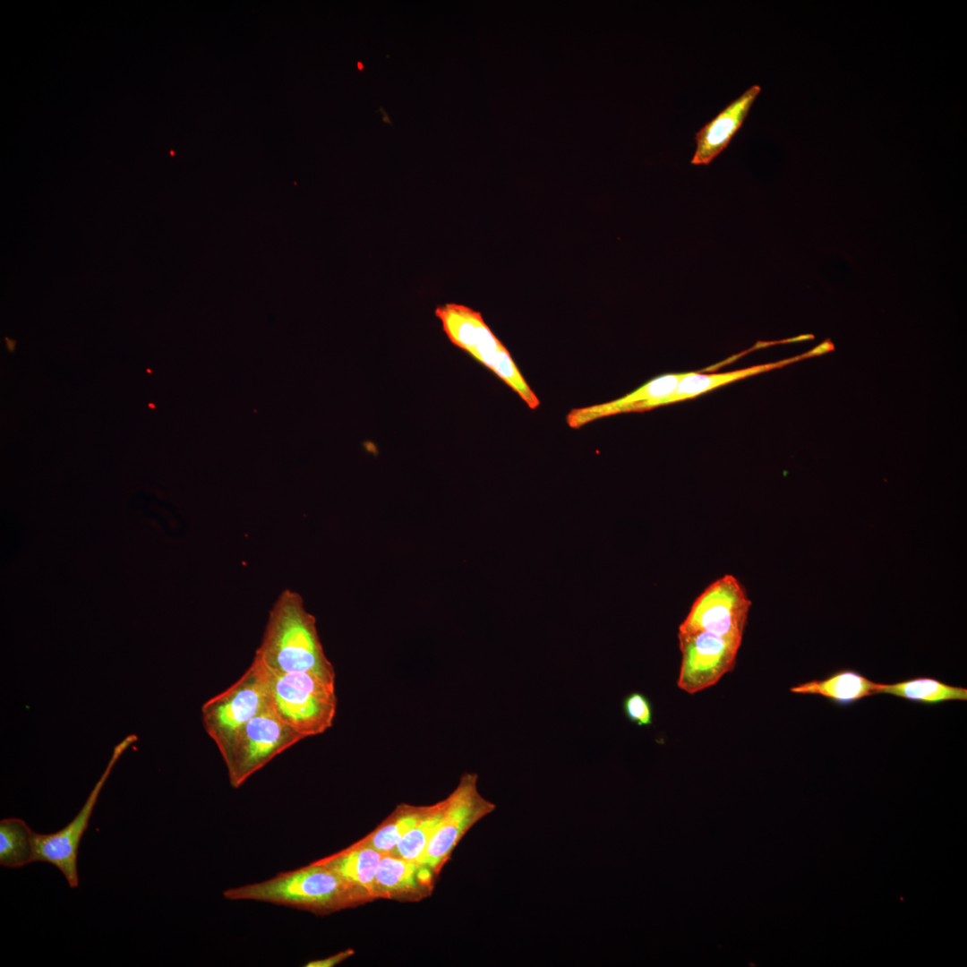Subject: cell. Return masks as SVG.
Returning <instances> with one entry per match:
<instances>
[{
    "label": "cell",
    "instance_id": "6da1fadb",
    "mask_svg": "<svg viewBox=\"0 0 967 967\" xmlns=\"http://www.w3.org/2000/svg\"><path fill=\"white\" fill-rule=\"evenodd\" d=\"M264 669L276 672H307L335 680L336 673L327 658L313 615L302 596L284 590L274 603L254 659Z\"/></svg>",
    "mask_w": 967,
    "mask_h": 967
},
{
    "label": "cell",
    "instance_id": "7a4b0ae2",
    "mask_svg": "<svg viewBox=\"0 0 967 967\" xmlns=\"http://www.w3.org/2000/svg\"><path fill=\"white\" fill-rule=\"evenodd\" d=\"M227 900H249L316 913L334 911L356 903L364 894L318 860L280 872L267 880L225 890Z\"/></svg>",
    "mask_w": 967,
    "mask_h": 967
},
{
    "label": "cell",
    "instance_id": "3957f363",
    "mask_svg": "<svg viewBox=\"0 0 967 967\" xmlns=\"http://www.w3.org/2000/svg\"><path fill=\"white\" fill-rule=\"evenodd\" d=\"M259 665L271 707L302 740L332 726L337 711L335 680L307 672H276Z\"/></svg>",
    "mask_w": 967,
    "mask_h": 967
},
{
    "label": "cell",
    "instance_id": "277c9868",
    "mask_svg": "<svg viewBox=\"0 0 967 967\" xmlns=\"http://www.w3.org/2000/svg\"><path fill=\"white\" fill-rule=\"evenodd\" d=\"M435 314L452 344L495 373L529 408L535 409L540 406L538 397L523 377L509 350L479 312L450 303L437 307Z\"/></svg>",
    "mask_w": 967,
    "mask_h": 967
},
{
    "label": "cell",
    "instance_id": "5b68a950",
    "mask_svg": "<svg viewBox=\"0 0 967 967\" xmlns=\"http://www.w3.org/2000/svg\"><path fill=\"white\" fill-rule=\"evenodd\" d=\"M302 740L277 716L269 702L256 715L217 746L230 784L240 787L277 755Z\"/></svg>",
    "mask_w": 967,
    "mask_h": 967
},
{
    "label": "cell",
    "instance_id": "8992f818",
    "mask_svg": "<svg viewBox=\"0 0 967 967\" xmlns=\"http://www.w3.org/2000/svg\"><path fill=\"white\" fill-rule=\"evenodd\" d=\"M681 664L678 687L689 694L706 689L735 664L741 634L718 635L707 631L678 633Z\"/></svg>",
    "mask_w": 967,
    "mask_h": 967
},
{
    "label": "cell",
    "instance_id": "52a82bcc",
    "mask_svg": "<svg viewBox=\"0 0 967 967\" xmlns=\"http://www.w3.org/2000/svg\"><path fill=\"white\" fill-rule=\"evenodd\" d=\"M441 820L418 863L438 871L467 831L496 806L477 789V775L464 774L456 789L445 799Z\"/></svg>",
    "mask_w": 967,
    "mask_h": 967
},
{
    "label": "cell",
    "instance_id": "ba28073f",
    "mask_svg": "<svg viewBox=\"0 0 967 967\" xmlns=\"http://www.w3.org/2000/svg\"><path fill=\"white\" fill-rule=\"evenodd\" d=\"M270 702L266 680L257 662L229 688L201 707L204 727L216 745L256 715Z\"/></svg>",
    "mask_w": 967,
    "mask_h": 967
},
{
    "label": "cell",
    "instance_id": "9c48e42d",
    "mask_svg": "<svg viewBox=\"0 0 967 967\" xmlns=\"http://www.w3.org/2000/svg\"><path fill=\"white\" fill-rule=\"evenodd\" d=\"M136 740L137 736L131 734L125 737L114 748L106 769L91 790L82 808L68 825L51 834H39L34 832V862H47L57 868L65 877L71 888H75L79 885L77 870L79 845L81 837L88 827L90 818L101 789L116 761Z\"/></svg>",
    "mask_w": 967,
    "mask_h": 967
},
{
    "label": "cell",
    "instance_id": "30bf717a",
    "mask_svg": "<svg viewBox=\"0 0 967 967\" xmlns=\"http://www.w3.org/2000/svg\"><path fill=\"white\" fill-rule=\"evenodd\" d=\"M751 605L737 578L725 575L696 599L680 624L679 633L707 631L718 635L741 634Z\"/></svg>",
    "mask_w": 967,
    "mask_h": 967
},
{
    "label": "cell",
    "instance_id": "8fae6325",
    "mask_svg": "<svg viewBox=\"0 0 967 967\" xmlns=\"http://www.w3.org/2000/svg\"><path fill=\"white\" fill-rule=\"evenodd\" d=\"M686 372L668 373L655 377L627 395L604 403L572 408L566 416L570 428L578 429L607 416L641 412L670 404L679 381Z\"/></svg>",
    "mask_w": 967,
    "mask_h": 967
},
{
    "label": "cell",
    "instance_id": "7c38bea8",
    "mask_svg": "<svg viewBox=\"0 0 967 967\" xmlns=\"http://www.w3.org/2000/svg\"><path fill=\"white\" fill-rule=\"evenodd\" d=\"M760 91V86H751L696 133L691 164L708 165L727 148L741 128Z\"/></svg>",
    "mask_w": 967,
    "mask_h": 967
},
{
    "label": "cell",
    "instance_id": "4fadbf2b",
    "mask_svg": "<svg viewBox=\"0 0 967 967\" xmlns=\"http://www.w3.org/2000/svg\"><path fill=\"white\" fill-rule=\"evenodd\" d=\"M878 683L860 672L843 668L822 679L811 680L790 689L795 694L817 695L833 705L846 707L877 694Z\"/></svg>",
    "mask_w": 967,
    "mask_h": 967
},
{
    "label": "cell",
    "instance_id": "5bb4252c",
    "mask_svg": "<svg viewBox=\"0 0 967 967\" xmlns=\"http://www.w3.org/2000/svg\"><path fill=\"white\" fill-rule=\"evenodd\" d=\"M384 854L358 842L318 861L336 872L364 895L374 894L375 875Z\"/></svg>",
    "mask_w": 967,
    "mask_h": 967
},
{
    "label": "cell",
    "instance_id": "9a60e30c",
    "mask_svg": "<svg viewBox=\"0 0 967 967\" xmlns=\"http://www.w3.org/2000/svg\"><path fill=\"white\" fill-rule=\"evenodd\" d=\"M432 871L418 862L385 853L375 875L374 894L414 893L424 885H429Z\"/></svg>",
    "mask_w": 967,
    "mask_h": 967
},
{
    "label": "cell",
    "instance_id": "2e32d148",
    "mask_svg": "<svg viewBox=\"0 0 967 967\" xmlns=\"http://www.w3.org/2000/svg\"><path fill=\"white\" fill-rule=\"evenodd\" d=\"M888 694L904 700L937 706L947 701L967 700V689L947 684L932 677H914L892 684L878 683L877 694Z\"/></svg>",
    "mask_w": 967,
    "mask_h": 967
},
{
    "label": "cell",
    "instance_id": "e0dca14e",
    "mask_svg": "<svg viewBox=\"0 0 967 967\" xmlns=\"http://www.w3.org/2000/svg\"><path fill=\"white\" fill-rule=\"evenodd\" d=\"M799 360H800V355H797L774 363L755 365L740 370H736L733 372L721 373L701 374L696 372H686L684 377L681 378V380L679 381L677 389L670 399V404L673 402L686 400L688 398H693L700 394L706 393L720 386L744 379L749 376L780 368Z\"/></svg>",
    "mask_w": 967,
    "mask_h": 967
},
{
    "label": "cell",
    "instance_id": "ac0fdd59",
    "mask_svg": "<svg viewBox=\"0 0 967 967\" xmlns=\"http://www.w3.org/2000/svg\"><path fill=\"white\" fill-rule=\"evenodd\" d=\"M34 831L18 817L0 821V864L19 869L34 862Z\"/></svg>",
    "mask_w": 967,
    "mask_h": 967
},
{
    "label": "cell",
    "instance_id": "d6986e66",
    "mask_svg": "<svg viewBox=\"0 0 967 967\" xmlns=\"http://www.w3.org/2000/svg\"><path fill=\"white\" fill-rule=\"evenodd\" d=\"M429 807L401 805L383 826L360 843L391 853L404 835L425 815Z\"/></svg>",
    "mask_w": 967,
    "mask_h": 967
},
{
    "label": "cell",
    "instance_id": "ffe728a7",
    "mask_svg": "<svg viewBox=\"0 0 967 967\" xmlns=\"http://www.w3.org/2000/svg\"><path fill=\"white\" fill-rule=\"evenodd\" d=\"M445 804L444 800L429 806L425 815L404 835L391 853L418 862L441 820Z\"/></svg>",
    "mask_w": 967,
    "mask_h": 967
},
{
    "label": "cell",
    "instance_id": "44dd1931",
    "mask_svg": "<svg viewBox=\"0 0 967 967\" xmlns=\"http://www.w3.org/2000/svg\"><path fill=\"white\" fill-rule=\"evenodd\" d=\"M622 711L625 717L638 726H650L653 723V705L641 692L628 694L622 700Z\"/></svg>",
    "mask_w": 967,
    "mask_h": 967
},
{
    "label": "cell",
    "instance_id": "7402d4cb",
    "mask_svg": "<svg viewBox=\"0 0 967 967\" xmlns=\"http://www.w3.org/2000/svg\"><path fill=\"white\" fill-rule=\"evenodd\" d=\"M353 954H354V951L352 949H347V950H344L342 952H339V953H338L336 954L330 955V956L323 958V959H319V960H314V961L308 962L306 964H304V966H306V967H332V966H335V965L342 963L343 961L347 959L349 956H351Z\"/></svg>",
    "mask_w": 967,
    "mask_h": 967
},
{
    "label": "cell",
    "instance_id": "603a6c76",
    "mask_svg": "<svg viewBox=\"0 0 967 967\" xmlns=\"http://www.w3.org/2000/svg\"><path fill=\"white\" fill-rule=\"evenodd\" d=\"M834 345L833 344L831 339L827 338V339L824 340L821 344H819L817 347H815L814 348H812L811 350H809V351H808V352H806V353H804L802 355H800V359H805V358H809V357H813V356L821 355L823 354H826V353H828V352H831V351H834Z\"/></svg>",
    "mask_w": 967,
    "mask_h": 967
},
{
    "label": "cell",
    "instance_id": "cb8c5ba5",
    "mask_svg": "<svg viewBox=\"0 0 967 967\" xmlns=\"http://www.w3.org/2000/svg\"><path fill=\"white\" fill-rule=\"evenodd\" d=\"M6 340H7V344H8L9 349H10V350H13V346H14V343H15V342H14V341H13V340H9L8 338H6Z\"/></svg>",
    "mask_w": 967,
    "mask_h": 967
},
{
    "label": "cell",
    "instance_id": "d4e9b609",
    "mask_svg": "<svg viewBox=\"0 0 967 967\" xmlns=\"http://www.w3.org/2000/svg\"><path fill=\"white\" fill-rule=\"evenodd\" d=\"M357 68L359 70H363L364 68V65L359 61L357 62Z\"/></svg>",
    "mask_w": 967,
    "mask_h": 967
}]
</instances>
